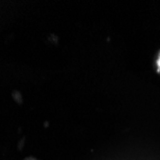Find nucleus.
<instances>
[{
  "mask_svg": "<svg viewBox=\"0 0 160 160\" xmlns=\"http://www.w3.org/2000/svg\"><path fill=\"white\" fill-rule=\"evenodd\" d=\"M158 66H159V69H160V58H159V60H158Z\"/></svg>",
  "mask_w": 160,
  "mask_h": 160,
  "instance_id": "1",
  "label": "nucleus"
}]
</instances>
